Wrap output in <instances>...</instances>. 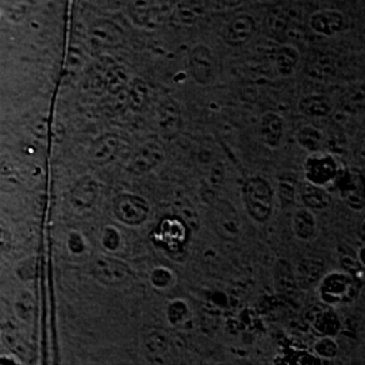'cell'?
I'll list each match as a JSON object with an SVG mask.
<instances>
[{"label":"cell","instance_id":"obj_1","mask_svg":"<svg viewBox=\"0 0 365 365\" xmlns=\"http://www.w3.org/2000/svg\"><path fill=\"white\" fill-rule=\"evenodd\" d=\"M244 202L252 220L265 223L272 215L274 190L268 180L261 176L249 178L242 187Z\"/></svg>","mask_w":365,"mask_h":365},{"label":"cell","instance_id":"obj_2","mask_svg":"<svg viewBox=\"0 0 365 365\" xmlns=\"http://www.w3.org/2000/svg\"><path fill=\"white\" fill-rule=\"evenodd\" d=\"M360 282L352 272H330L319 286L321 299L327 306H339L351 303L357 298Z\"/></svg>","mask_w":365,"mask_h":365},{"label":"cell","instance_id":"obj_3","mask_svg":"<svg viewBox=\"0 0 365 365\" xmlns=\"http://www.w3.org/2000/svg\"><path fill=\"white\" fill-rule=\"evenodd\" d=\"M188 227L180 218L167 217L157 225L152 235L153 244L164 249L170 256L176 259L180 253L185 252L188 244Z\"/></svg>","mask_w":365,"mask_h":365},{"label":"cell","instance_id":"obj_4","mask_svg":"<svg viewBox=\"0 0 365 365\" xmlns=\"http://www.w3.org/2000/svg\"><path fill=\"white\" fill-rule=\"evenodd\" d=\"M210 221L215 233L225 241H237L241 235V220L233 203L226 199H215L211 203Z\"/></svg>","mask_w":365,"mask_h":365},{"label":"cell","instance_id":"obj_5","mask_svg":"<svg viewBox=\"0 0 365 365\" xmlns=\"http://www.w3.org/2000/svg\"><path fill=\"white\" fill-rule=\"evenodd\" d=\"M113 211L118 221L128 226H141L150 214V205L143 196L123 192L114 199Z\"/></svg>","mask_w":365,"mask_h":365},{"label":"cell","instance_id":"obj_6","mask_svg":"<svg viewBox=\"0 0 365 365\" xmlns=\"http://www.w3.org/2000/svg\"><path fill=\"white\" fill-rule=\"evenodd\" d=\"M90 272L95 280L105 286H120L133 276V271L126 262L106 256L93 260Z\"/></svg>","mask_w":365,"mask_h":365},{"label":"cell","instance_id":"obj_7","mask_svg":"<svg viewBox=\"0 0 365 365\" xmlns=\"http://www.w3.org/2000/svg\"><path fill=\"white\" fill-rule=\"evenodd\" d=\"M339 182V195L342 202L356 211H361L365 207L364 180L357 170L339 172L336 179Z\"/></svg>","mask_w":365,"mask_h":365},{"label":"cell","instance_id":"obj_8","mask_svg":"<svg viewBox=\"0 0 365 365\" xmlns=\"http://www.w3.org/2000/svg\"><path fill=\"white\" fill-rule=\"evenodd\" d=\"M339 164L331 156L307 157L304 161V178L306 180L319 187H327V184L334 182L339 176Z\"/></svg>","mask_w":365,"mask_h":365},{"label":"cell","instance_id":"obj_9","mask_svg":"<svg viewBox=\"0 0 365 365\" xmlns=\"http://www.w3.org/2000/svg\"><path fill=\"white\" fill-rule=\"evenodd\" d=\"M188 64L192 78L200 86H207L215 76V57L206 45H196L191 49Z\"/></svg>","mask_w":365,"mask_h":365},{"label":"cell","instance_id":"obj_10","mask_svg":"<svg viewBox=\"0 0 365 365\" xmlns=\"http://www.w3.org/2000/svg\"><path fill=\"white\" fill-rule=\"evenodd\" d=\"M165 161V150L158 143H146L130 158L128 170L134 175H144L158 168Z\"/></svg>","mask_w":365,"mask_h":365},{"label":"cell","instance_id":"obj_11","mask_svg":"<svg viewBox=\"0 0 365 365\" xmlns=\"http://www.w3.org/2000/svg\"><path fill=\"white\" fill-rule=\"evenodd\" d=\"M306 321L309 327L313 329L314 333L319 337L329 336L334 337L339 334L341 329L337 314L330 306H313L306 313Z\"/></svg>","mask_w":365,"mask_h":365},{"label":"cell","instance_id":"obj_12","mask_svg":"<svg viewBox=\"0 0 365 365\" xmlns=\"http://www.w3.org/2000/svg\"><path fill=\"white\" fill-rule=\"evenodd\" d=\"M256 33V21L248 14L233 16L223 29V39L230 46H242Z\"/></svg>","mask_w":365,"mask_h":365},{"label":"cell","instance_id":"obj_13","mask_svg":"<svg viewBox=\"0 0 365 365\" xmlns=\"http://www.w3.org/2000/svg\"><path fill=\"white\" fill-rule=\"evenodd\" d=\"M309 25L314 33L325 37H333L346 27V18L339 10H318L309 18Z\"/></svg>","mask_w":365,"mask_h":365},{"label":"cell","instance_id":"obj_14","mask_svg":"<svg viewBox=\"0 0 365 365\" xmlns=\"http://www.w3.org/2000/svg\"><path fill=\"white\" fill-rule=\"evenodd\" d=\"M123 140L115 134H105L98 138L90 149V160L96 167H103L111 163L123 149Z\"/></svg>","mask_w":365,"mask_h":365},{"label":"cell","instance_id":"obj_15","mask_svg":"<svg viewBox=\"0 0 365 365\" xmlns=\"http://www.w3.org/2000/svg\"><path fill=\"white\" fill-rule=\"evenodd\" d=\"M99 195V184L92 176L80 178L71 190L69 200L72 206L78 210L91 209Z\"/></svg>","mask_w":365,"mask_h":365},{"label":"cell","instance_id":"obj_16","mask_svg":"<svg viewBox=\"0 0 365 365\" xmlns=\"http://www.w3.org/2000/svg\"><path fill=\"white\" fill-rule=\"evenodd\" d=\"M291 26L289 13L284 6H274L272 7L264 19V29L265 33L277 41H283L288 36Z\"/></svg>","mask_w":365,"mask_h":365},{"label":"cell","instance_id":"obj_17","mask_svg":"<svg viewBox=\"0 0 365 365\" xmlns=\"http://www.w3.org/2000/svg\"><path fill=\"white\" fill-rule=\"evenodd\" d=\"M284 133V120L276 113H265L260 119L259 134L262 143L269 148H277Z\"/></svg>","mask_w":365,"mask_h":365},{"label":"cell","instance_id":"obj_18","mask_svg":"<svg viewBox=\"0 0 365 365\" xmlns=\"http://www.w3.org/2000/svg\"><path fill=\"white\" fill-rule=\"evenodd\" d=\"M209 10V0H180L175 10V19L182 26H192Z\"/></svg>","mask_w":365,"mask_h":365},{"label":"cell","instance_id":"obj_19","mask_svg":"<svg viewBox=\"0 0 365 365\" xmlns=\"http://www.w3.org/2000/svg\"><path fill=\"white\" fill-rule=\"evenodd\" d=\"M300 197L304 206L312 211H324L331 205V196L325 190V187H319L309 182L300 187Z\"/></svg>","mask_w":365,"mask_h":365},{"label":"cell","instance_id":"obj_20","mask_svg":"<svg viewBox=\"0 0 365 365\" xmlns=\"http://www.w3.org/2000/svg\"><path fill=\"white\" fill-rule=\"evenodd\" d=\"M299 60V51L289 43H283L274 52V66L277 72L284 78L291 76L297 71Z\"/></svg>","mask_w":365,"mask_h":365},{"label":"cell","instance_id":"obj_21","mask_svg":"<svg viewBox=\"0 0 365 365\" xmlns=\"http://www.w3.org/2000/svg\"><path fill=\"white\" fill-rule=\"evenodd\" d=\"M292 230L297 238L302 241H309L317 233V221L314 212L310 209L297 210L292 215Z\"/></svg>","mask_w":365,"mask_h":365},{"label":"cell","instance_id":"obj_22","mask_svg":"<svg viewBox=\"0 0 365 365\" xmlns=\"http://www.w3.org/2000/svg\"><path fill=\"white\" fill-rule=\"evenodd\" d=\"M298 108L303 115L310 118H325L333 111L330 101L322 95L303 96L299 101Z\"/></svg>","mask_w":365,"mask_h":365},{"label":"cell","instance_id":"obj_23","mask_svg":"<svg viewBox=\"0 0 365 365\" xmlns=\"http://www.w3.org/2000/svg\"><path fill=\"white\" fill-rule=\"evenodd\" d=\"M297 141L302 149L310 153H318L325 145V135L313 125H304L297 133Z\"/></svg>","mask_w":365,"mask_h":365},{"label":"cell","instance_id":"obj_24","mask_svg":"<svg viewBox=\"0 0 365 365\" xmlns=\"http://www.w3.org/2000/svg\"><path fill=\"white\" fill-rule=\"evenodd\" d=\"M145 349L153 359H164L170 351V339L168 336L161 330L149 331L144 339Z\"/></svg>","mask_w":365,"mask_h":365},{"label":"cell","instance_id":"obj_25","mask_svg":"<svg viewBox=\"0 0 365 365\" xmlns=\"http://www.w3.org/2000/svg\"><path fill=\"white\" fill-rule=\"evenodd\" d=\"M160 125L165 131H175L180 125V110L175 102L167 101L160 107Z\"/></svg>","mask_w":365,"mask_h":365},{"label":"cell","instance_id":"obj_26","mask_svg":"<svg viewBox=\"0 0 365 365\" xmlns=\"http://www.w3.org/2000/svg\"><path fill=\"white\" fill-rule=\"evenodd\" d=\"M130 14L138 25L146 26L152 19L153 6L150 0H133Z\"/></svg>","mask_w":365,"mask_h":365},{"label":"cell","instance_id":"obj_27","mask_svg":"<svg viewBox=\"0 0 365 365\" xmlns=\"http://www.w3.org/2000/svg\"><path fill=\"white\" fill-rule=\"evenodd\" d=\"M276 279H277L279 287L283 288L286 291L297 288V284H298L295 280L294 269L291 268L288 261H279V264L276 267Z\"/></svg>","mask_w":365,"mask_h":365},{"label":"cell","instance_id":"obj_28","mask_svg":"<svg viewBox=\"0 0 365 365\" xmlns=\"http://www.w3.org/2000/svg\"><path fill=\"white\" fill-rule=\"evenodd\" d=\"M314 352L322 359H334L339 356V344L333 337H329V336L319 337V339H317L314 344Z\"/></svg>","mask_w":365,"mask_h":365},{"label":"cell","instance_id":"obj_29","mask_svg":"<svg viewBox=\"0 0 365 365\" xmlns=\"http://www.w3.org/2000/svg\"><path fill=\"white\" fill-rule=\"evenodd\" d=\"M188 306L185 302L182 300H173L170 302L167 307V315H168V321L173 327H178L182 324L187 318H188Z\"/></svg>","mask_w":365,"mask_h":365},{"label":"cell","instance_id":"obj_30","mask_svg":"<svg viewBox=\"0 0 365 365\" xmlns=\"http://www.w3.org/2000/svg\"><path fill=\"white\" fill-rule=\"evenodd\" d=\"M150 283L153 287L160 289L170 287V284L173 283V274L165 267H157L150 274Z\"/></svg>","mask_w":365,"mask_h":365},{"label":"cell","instance_id":"obj_31","mask_svg":"<svg viewBox=\"0 0 365 365\" xmlns=\"http://www.w3.org/2000/svg\"><path fill=\"white\" fill-rule=\"evenodd\" d=\"M295 192H297V188H295L294 182H289V180H282L279 182L277 194H279V200L283 207H288L294 203Z\"/></svg>","mask_w":365,"mask_h":365},{"label":"cell","instance_id":"obj_32","mask_svg":"<svg viewBox=\"0 0 365 365\" xmlns=\"http://www.w3.org/2000/svg\"><path fill=\"white\" fill-rule=\"evenodd\" d=\"M102 245L108 252H117L120 247V235L117 227L107 226L102 233Z\"/></svg>","mask_w":365,"mask_h":365},{"label":"cell","instance_id":"obj_33","mask_svg":"<svg viewBox=\"0 0 365 365\" xmlns=\"http://www.w3.org/2000/svg\"><path fill=\"white\" fill-rule=\"evenodd\" d=\"M4 342L9 345L10 349H13L14 352L21 356H27L30 352V348L27 346L26 342L13 330H9L4 333Z\"/></svg>","mask_w":365,"mask_h":365},{"label":"cell","instance_id":"obj_34","mask_svg":"<svg viewBox=\"0 0 365 365\" xmlns=\"http://www.w3.org/2000/svg\"><path fill=\"white\" fill-rule=\"evenodd\" d=\"M15 307H16V312L18 315L24 319H30L33 312H34V300L31 298V295L29 292H24L21 294L19 299L16 300L15 303Z\"/></svg>","mask_w":365,"mask_h":365},{"label":"cell","instance_id":"obj_35","mask_svg":"<svg viewBox=\"0 0 365 365\" xmlns=\"http://www.w3.org/2000/svg\"><path fill=\"white\" fill-rule=\"evenodd\" d=\"M148 92L149 88L148 86L143 83L141 80H135L134 86L131 87V99L137 107H143L148 101Z\"/></svg>","mask_w":365,"mask_h":365},{"label":"cell","instance_id":"obj_36","mask_svg":"<svg viewBox=\"0 0 365 365\" xmlns=\"http://www.w3.org/2000/svg\"><path fill=\"white\" fill-rule=\"evenodd\" d=\"M13 247V235L6 223L0 221V253H7Z\"/></svg>","mask_w":365,"mask_h":365},{"label":"cell","instance_id":"obj_37","mask_svg":"<svg viewBox=\"0 0 365 365\" xmlns=\"http://www.w3.org/2000/svg\"><path fill=\"white\" fill-rule=\"evenodd\" d=\"M34 268H36V262H34V261H25V262H22V264L19 265L18 274H19V277L24 279V280H31V279L34 277V274H36Z\"/></svg>","mask_w":365,"mask_h":365},{"label":"cell","instance_id":"obj_38","mask_svg":"<svg viewBox=\"0 0 365 365\" xmlns=\"http://www.w3.org/2000/svg\"><path fill=\"white\" fill-rule=\"evenodd\" d=\"M69 248L73 253H83L84 250V242L83 238L78 233H72L69 238Z\"/></svg>","mask_w":365,"mask_h":365},{"label":"cell","instance_id":"obj_39","mask_svg":"<svg viewBox=\"0 0 365 365\" xmlns=\"http://www.w3.org/2000/svg\"><path fill=\"white\" fill-rule=\"evenodd\" d=\"M242 1H244V0H223V3H225L226 6H229V7H237V6H240Z\"/></svg>","mask_w":365,"mask_h":365}]
</instances>
